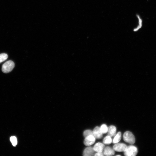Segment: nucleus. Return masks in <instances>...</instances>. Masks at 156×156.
<instances>
[{
	"mask_svg": "<svg viewBox=\"0 0 156 156\" xmlns=\"http://www.w3.org/2000/svg\"><path fill=\"white\" fill-rule=\"evenodd\" d=\"M14 63L11 60L6 62L2 65V70L5 73H8L11 72L14 68Z\"/></svg>",
	"mask_w": 156,
	"mask_h": 156,
	"instance_id": "f257e3e1",
	"label": "nucleus"
},
{
	"mask_svg": "<svg viewBox=\"0 0 156 156\" xmlns=\"http://www.w3.org/2000/svg\"><path fill=\"white\" fill-rule=\"evenodd\" d=\"M123 138L125 142L130 144H134L135 142V139L134 135L129 131H126L124 133Z\"/></svg>",
	"mask_w": 156,
	"mask_h": 156,
	"instance_id": "f03ea898",
	"label": "nucleus"
},
{
	"mask_svg": "<svg viewBox=\"0 0 156 156\" xmlns=\"http://www.w3.org/2000/svg\"><path fill=\"white\" fill-rule=\"evenodd\" d=\"M138 153V149L135 146L130 145L127 146L126 150L124 151V155L126 156H135Z\"/></svg>",
	"mask_w": 156,
	"mask_h": 156,
	"instance_id": "7ed1b4c3",
	"label": "nucleus"
},
{
	"mask_svg": "<svg viewBox=\"0 0 156 156\" xmlns=\"http://www.w3.org/2000/svg\"><path fill=\"white\" fill-rule=\"evenodd\" d=\"M127 146L124 143H118L114 144L113 146L114 150L117 152H124L127 149Z\"/></svg>",
	"mask_w": 156,
	"mask_h": 156,
	"instance_id": "20e7f679",
	"label": "nucleus"
},
{
	"mask_svg": "<svg viewBox=\"0 0 156 156\" xmlns=\"http://www.w3.org/2000/svg\"><path fill=\"white\" fill-rule=\"evenodd\" d=\"M95 141V138L92 135H89L85 138L84 141V144L86 146H90L93 144Z\"/></svg>",
	"mask_w": 156,
	"mask_h": 156,
	"instance_id": "39448f33",
	"label": "nucleus"
},
{
	"mask_svg": "<svg viewBox=\"0 0 156 156\" xmlns=\"http://www.w3.org/2000/svg\"><path fill=\"white\" fill-rule=\"evenodd\" d=\"M92 132L93 135L95 138L100 139L102 138L103 133L99 127L98 126L95 127L93 129Z\"/></svg>",
	"mask_w": 156,
	"mask_h": 156,
	"instance_id": "423d86ee",
	"label": "nucleus"
},
{
	"mask_svg": "<svg viewBox=\"0 0 156 156\" xmlns=\"http://www.w3.org/2000/svg\"><path fill=\"white\" fill-rule=\"evenodd\" d=\"M94 151L92 147H88L86 148L84 150L83 155L84 156H91L94 155Z\"/></svg>",
	"mask_w": 156,
	"mask_h": 156,
	"instance_id": "0eeeda50",
	"label": "nucleus"
},
{
	"mask_svg": "<svg viewBox=\"0 0 156 156\" xmlns=\"http://www.w3.org/2000/svg\"><path fill=\"white\" fill-rule=\"evenodd\" d=\"M103 153L105 156H112L115 154L114 150L110 147L107 146L105 148Z\"/></svg>",
	"mask_w": 156,
	"mask_h": 156,
	"instance_id": "6e6552de",
	"label": "nucleus"
},
{
	"mask_svg": "<svg viewBox=\"0 0 156 156\" xmlns=\"http://www.w3.org/2000/svg\"><path fill=\"white\" fill-rule=\"evenodd\" d=\"M105 146L103 144L98 142L94 145L93 147V149L96 152H102Z\"/></svg>",
	"mask_w": 156,
	"mask_h": 156,
	"instance_id": "1a4fd4ad",
	"label": "nucleus"
},
{
	"mask_svg": "<svg viewBox=\"0 0 156 156\" xmlns=\"http://www.w3.org/2000/svg\"><path fill=\"white\" fill-rule=\"evenodd\" d=\"M116 128L115 126L111 125L109 127L108 129V135L111 137L115 136L116 132Z\"/></svg>",
	"mask_w": 156,
	"mask_h": 156,
	"instance_id": "9d476101",
	"label": "nucleus"
},
{
	"mask_svg": "<svg viewBox=\"0 0 156 156\" xmlns=\"http://www.w3.org/2000/svg\"><path fill=\"white\" fill-rule=\"evenodd\" d=\"M121 137V134L120 132H118L117 134L115 135L114 138L113 143H118L120 140Z\"/></svg>",
	"mask_w": 156,
	"mask_h": 156,
	"instance_id": "9b49d317",
	"label": "nucleus"
},
{
	"mask_svg": "<svg viewBox=\"0 0 156 156\" xmlns=\"http://www.w3.org/2000/svg\"><path fill=\"white\" fill-rule=\"evenodd\" d=\"M112 141L111 137L108 135L105 137L103 139V142L104 144H109Z\"/></svg>",
	"mask_w": 156,
	"mask_h": 156,
	"instance_id": "f8f14e48",
	"label": "nucleus"
},
{
	"mask_svg": "<svg viewBox=\"0 0 156 156\" xmlns=\"http://www.w3.org/2000/svg\"><path fill=\"white\" fill-rule=\"evenodd\" d=\"M8 55L5 53L0 54V63L6 60L8 58Z\"/></svg>",
	"mask_w": 156,
	"mask_h": 156,
	"instance_id": "ddd939ff",
	"label": "nucleus"
},
{
	"mask_svg": "<svg viewBox=\"0 0 156 156\" xmlns=\"http://www.w3.org/2000/svg\"><path fill=\"white\" fill-rule=\"evenodd\" d=\"M100 128L103 133H105L107 132L108 128L106 125H102L101 126Z\"/></svg>",
	"mask_w": 156,
	"mask_h": 156,
	"instance_id": "4468645a",
	"label": "nucleus"
},
{
	"mask_svg": "<svg viewBox=\"0 0 156 156\" xmlns=\"http://www.w3.org/2000/svg\"><path fill=\"white\" fill-rule=\"evenodd\" d=\"M83 134L84 137L85 138L90 135H93V132L92 131L90 130H87L84 131Z\"/></svg>",
	"mask_w": 156,
	"mask_h": 156,
	"instance_id": "2eb2a0df",
	"label": "nucleus"
},
{
	"mask_svg": "<svg viewBox=\"0 0 156 156\" xmlns=\"http://www.w3.org/2000/svg\"><path fill=\"white\" fill-rule=\"evenodd\" d=\"M10 140L12 144L15 146L17 144V140L15 136H12L10 138Z\"/></svg>",
	"mask_w": 156,
	"mask_h": 156,
	"instance_id": "dca6fc26",
	"label": "nucleus"
},
{
	"mask_svg": "<svg viewBox=\"0 0 156 156\" xmlns=\"http://www.w3.org/2000/svg\"><path fill=\"white\" fill-rule=\"evenodd\" d=\"M94 155L96 156H104V155L102 152H97Z\"/></svg>",
	"mask_w": 156,
	"mask_h": 156,
	"instance_id": "f3484780",
	"label": "nucleus"
}]
</instances>
